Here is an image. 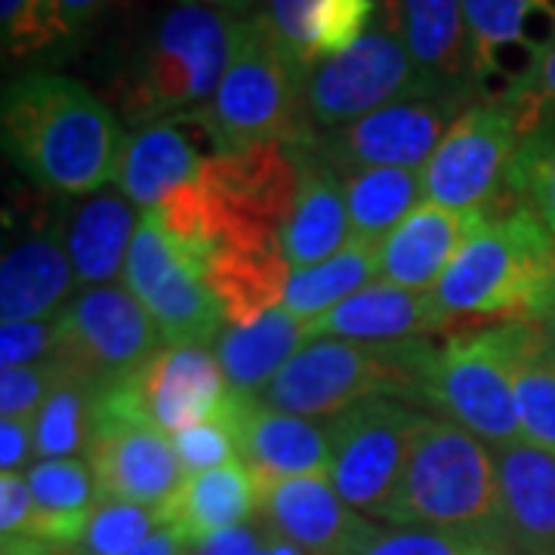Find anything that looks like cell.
<instances>
[{
  "label": "cell",
  "instance_id": "23",
  "mask_svg": "<svg viewBox=\"0 0 555 555\" xmlns=\"http://www.w3.org/2000/svg\"><path fill=\"white\" fill-rule=\"evenodd\" d=\"M139 222L142 214L124 192H96L72 198L62 207L56 229L78 287H100L124 278Z\"/></svg>",
  "mask_w": 555,
  "mask_h": 555
},
{
  "label": "cell",
  "instance_id": "52",
  "mask_svg": "<svg viewBox=\"0 0 555 555\" xmlns=\"http://www.w3.org/2000/svg\"><path fill=\"white\" fill-rule=\"evenodd\" d=\"M540 331H543V339H546V346H550V349L555 352V306L550 309V315L540 321Z\"/></svg>",
  "mask_w": 555,
  "mask_h": 555
},
{
  "label": "cell",
  "instance_id": "33",
  "mask_svg": "<svg viewBox=\"0 0 555 555\" xmlns=\"http://www.w3.org/2000/svg\"><path fill=\"white\" fill-rule=\"evenodd\" d=\"M513 383L521 423V441L555 456V352L540 324L516 321Z\"/></svg>",
  "mask_w": 555,
  "mask_h": 555
},
{
  "label": "cell",
  "instance_id": "14",
  "mask_svg": "<svg viewBox=\"0 0 555 555\" xmlns=\"http://www.w3.org/2000/svg\"><path fill=\"white\" fill-rule=\"evenodd\" d=\"M469 105L476 102L463 96H408L306 142L339 173L367 167L423 170Z\"/></svg>",
  "mask_w": 555,
  "mask_h": 555
},
{
  "label": "cell",
  "instance_id": "39",
  "mask_svg": "<svg viewBox=\"0 0 555 555\" xmlns=\"http://www.w3.org/2000/svg\"><path fill=\"white\" fill-rule=\"evenodd\" d=\"M356 555H513V550L485 537L377 525Z\"/></svg>",
  "mask_w": 555,
  "mask_h": 555
},
{
  "label": "cell",
  "instance_id": "3",
  "mask_svg": "<svg viewBox=\"0 0 555 555\" xmlns=\"http://www.w3.org/2000/svg\"><path fill=\"white\" fill-rule=\"evenodd\" d=\"M433 294L454 321L540 324L555 306V235L521 204L491 214Z\"/></svg>",
  "mask_w": 555,
  "mask_h": 555
},
{
  "label": "cell",
  "instance_id": "4",
  "mask_svg": "<svg viewBox=\"0 0 555 555\" xmlns=\"http://www.w3.org/2000/svg\"><path fill=\"white\" fill-rule=\"evenodd\" d=\"M377 521L506 543L494 448L451 420L423 416L404 473Z\"/></svg>",
  "mask_w": 555,
  "mask_h": 555
},
{
  "label": "cell",
  "instance_id": "11",
  "mask_svg": "<svg viewBox=\"0 0 555 555\" xmlns=\"http://www.w3.org/2000/svg\"><path fill=\"white\" fill-rule=\"evenodd\" d=\"M423 416L401 398H371L327 420V476L356 513L379 518L386 509Z\"/></svg>",
  "mask_w": 555,
  "mask_h": 555
},
{
  "label": "cell",
  "instance_id": "34",
  "mask_svg": "<svg viewBox=\"0 0 555 555\" xmlns=\"http://www.w3.org/2000/svg\"><path fill=\"white\" fill-rule=\"evenodd\" d=\"M62 367V364H60ZM100 392L62 367L50 398L35 416V451L38 460H72L87 454L93 438V414Z\"/></svg>",
  "mask_w": 555,
  "mask_h": 555
},
{
  "label": "cell",
  "instance_id": "36",
  "mask_svg": "<svg viewBox=\"0 0 555 555\" xmlns=\"http://www.w3.org/2000/svg\"><path fill=\"white\" fill-rule=\"evenodd\" d=\"M160 528L164 521L158 509L124 500H100L83 537L75 546H65V555H127Z\"/></svg>",
  "mask_w": 555,
  "mask_h": 555
},
{
  "label": "cell",
  "instance_id": "38",
  "mask_svg": "<svg viewBox=\"0 0 555 555\" xmlns=\"http://www.w3.org/2000/svg\"><path fill=\"white\" fill-rule=\"evenodd\" d=\"M0 40L3 56L16 62L35 60L68 43L53 0H0Z\"/></svg>",
  "mask_w": 555,
  "mask_h": 555
},
{
  "label": "cell",
  "instance_id": "22",
  "mask_svg": "<svg viewBox=\"0 0 555 555\" xmlns=\"http://www.w3.org/2000/svg\"><path fill=\"white\" fill-rule=\"evenodd\" d=\"M299 158V195L278 241L294 269H306L339 254L352 241L343 173L318 155L309 142H291Z\"/></svg>",
  "mask_w": 555,
  "mask_h": 555
},
{
  "label": "cell",
  "instance_id": "26",
  "mask_svg": "<svg viewBox=\"0 0 555 555\" xmlns=\"http://www.w3.org/2000/svg\"><path fill=\"white\" fill-rule=\"evenodd\" d=\"M238 460L254 478L327 476V426H318L312 416L287 414L262 401H247L238 426Z\"/></svg>",
  "mask_w": 555,
  "mask_h": 555
},
{
  "label": "cell",
  "instance_id": "18",
  "mask_svg": "<svg viewBox=\"0 0 555 555\" xmlns=\"http://www.w3.org/2000/svg\"><path fill=\"white\" fill-rule=\"evenodd\" d=\"M257 518L306 555H356L377 528L337 494L331 476L257 478Z\"/></svg>",
  "mask_w": 555,
  "mask_h": 555
},
{
  "label": "cell",
  "instance_id": "17",
  "mask_svg": "<svg viewBox=\"0 0 555 555\" xmlns=\"http://www.w3.org/2000/svg\"><path fill=\"white\" fill-rule=\"evenodd\" d=\"M222 152L217 130L204 108L152 120L127 137L118 170V192L142 210L158 207L173 189L201 177Z\"/></svg>",
  "mask_w": 555,
  "mask_h": 555
},
{
  "label": "cell",
  "instance_id": "25",
  "mask_svg": "<svg viewBox=\"0 0 555 555\" xmlns=\"http://www.w3.org/2000/svg\"><path fill=\"white\" fill-rule=\"evenodd\" d=\"M78 278L65 254L60 229L50 225L3 250L0 321H50L78 294Z\"/></svg>",
  "mask_w": 555,
  "mask_h": 555
},
{
  "label": "cell",
  "instance_id": "28",
  "mask_svg": "<svg viewBox=\"0 0 555 555\" xmlns=\"http://www.w3.org/2000/svg\"><path fill=\"white\" fill-rule=\"evenodd\" d=\"M294 275L281 244L272 247H229L210 257L204 281L217 297L225 324L247 327L284 302L287 281Z\"/></svg>",
  "mask_w": 555,
  "mask_h": 555
},
{
  "label": "cell",
  "instance_id": "27",
  "mask_svg": "<svg viewBox=\"0 0 555 555\" xmlns=\"http://www.w3.org/2000/svg\"><path fill=\"white\" fill-rule=\"evenodd\" d=\"M164 528H173L189 546L207 537L250 525L257 516V478L241 463L185 476L177 494L158 509Z\"/></svg>",
  "mask_w": 555,
  "mask_h": 555
},
{
  "label": "cell",
  "instance_id": "13",
  "mask_svg": "<svg viewBox=\"0 0 555 555\" xmlns=\"http://www.w3.org/2000/svg\"><path fill=\"white\" fill-rule=\"evenodd\" d=\"M225 396L229 386L214 346L164 343L133 377L100 392L96 404L177 436L217 414Z\"/></svg>",
  "mask_w": 555,
  "mask_h": 555
},
{
  "label": "cell",
  "instance_id": "50",
  "mask_svg": "<svg viewBox=\"0 0 555 555\" xmlns=\"http://www.w3.org/2000/svg\"><path fill=\"white\" fill-rule=\"evenodd\" d=\"M182 7H207V10H225V13H257L262 0H177Z\"/></svg>",
  "mask_w": 555,
  "mask_h": 555
},
{
  "label": "cell",
  "instance_id": "51",
  "mask_svg": "<svg viewBox=\"0 0 555 555\" xmlns=\"http://www.w3.org/2000/svg\"><path fill=\"white\" fill-rule=\"evenodd\" d=\"M266 528V525H262ZM257 555H306L299 546H294L291 540H284V537L272 534L269 528H266V537H262V546H259Z\"/></svg>",
  "mask_w": 555,
  "mask_h": 555
},
{
  "label": "cell",
  "instance_id": "49",
  "mask_svg": "<svg viewBox=\"0 0 555 555\" xmlns=\"http://www.w3.org/2000/svg\"><path fill=\"white\" fill-rule=\"evenodd\" d=\"M189 543L173 531V528H160L158 534H152L145 543H139L137 550L127 555H189Z\"/></svg>",
  "mask_w": 555,
  "mask_h": 555
},
{
  "label": "cell",
  "instance_id": "6",
  "mask_svg": "<svg viewBox=\"0 0 555 555\" xmlns=\"http://www.w3.org/2000/svg\"><path fill=\"white\" fill-rule=\"evenodd\" d=\"M306 68L250 16L247 35L229 62L214 100L204 105L225 155L262 142H306Z\"/></svg>",
  "mask_w": 555,
  "mask_h": 555
},
{
  "label": "cell",
  "instance_id": "35",
  "mask_svg": "<svg viewBox=\"0 0 555 555\" xmlns=\"http://www.w3.org/2000/svg\"><path fill=\"white\" fill-rule=\"evenodd\" d=\"M509 195L555 235V118L521 137L509 173Z\"/></svg>",
  "mask_w": 555,
  "mask_h": 555
},
{
  "label": "cell",
  "instance_id": "46",
  "mask_svg": "<svg viewBox=\"0 0 555 555\" xmlns=\"http://www.w3.org/2000/svg\"><path fill=\"white\" fill-rule=\"evenodd\" d=\"M31 456H38L35 420H0V476L28 469Z\"/></svg>",
  "mask_w": 555,
  "mask_h": 555
},
{
  "label": "cell",
  "instance_id": "37",
  "mask_svg": "<svg viewBox=\"0 0 555 555\" xmlns=\"http://www.w3.org/2000/svg\"><path fill=\"white\" fill-rule=\"evenodd\" d=\"M247 401L250 398H238L229 392L217 414L173 436V448H177L185 476H198V473L238 460V426Z\"/></svg>",
  "mask_w": 555,
  "mask_h": 555
},
{
  "label": "cell",
  "instance_id": "32",
  "mask_svg": "<svg viewBox=\"0 0 555 555\" xmlns=\"http://www.w3.org/2000/svg\"><path fill=\"white\" fill-rule=\"evenodd\" d=\"M379 275V247L364 241H349L339 254L324 262L294 269L284 291V309L291 315L309 324L337 302L358 294L361 287L374 284Z\"/></svg>",
  "mask_w": 555,
  "mask_h": 555
},
{
  "label": "cell",
  "instance_id": "47",
  "mask_svg": "<svg viewBox=\"0 0 555 555\" xmlns=\"http://www.w3.org/2000/svg\"><path fill=\"white\" fill-rule=\"evenodd\" d=\"M262 537H266V528L259 518H254L250 525L229 528V531H219V534L201 540L189 550V555H257Z\"/></svg>",
  "mask_w": 555,
  "mask_h": 555
},
{
  "label": "cell",
  "instance_id": "10",
  "mask_svg": "<svg viewBox=\"0 0 555 555\" xmlns=\"http://www.w3.org/2000/svg\"><path fill=\"white\" fill-rule=\"evenodd\" d=\"M521 133L509 108L496 102L469 105L454 127L444 133L429 164L420 170L423 201L451 210L500 214L516 204H503L509 195V173Z\"/></svg>",
  "mask_w": 555,
  "mask_h": 555
},
{
  "label": "cell",
  "instance_id": "1",
  "mask_svg": "<svg viewBox=\"0 0 555 555\" xmlns=\"http://www.w3.org/2000/svg\"><path fill=\"white\" fill-rule=\"evenodd\" d=\"M0 139L22 177L65 198L96 195L115 182L127 145L118 115L80 80L53 72L7 80Z\"/></svg>",
  "mask_w": 555,
  "mask_h": 555
},
{
  "label": "cell",
  "instance_id": "12",
  "mask_svg": "<svg viewBox=\"0 0 555 555\" xmlns=\"http://www.w3.org/2000/svg\"><path fill=\"white\" fill-rule=\"evenodd\" d=\"M124 287L145 306L164 343L217 346L225 315L204 272L164 235L155 210H142L137 238L124 266Z\"/></svg>",
  "mask_w": 555,
  "mask_h": 555
},
{
  "label": "cell",
  "instance_id": "53",
  "mask_svg": "<svg viewBox=\"0 0 555 555\" xmlns=\"http://www.w3.org/2000/svg\"><path fill=\"white\" fill-rule=\"evenodd\" d=\"M513 555H516V553H513Z\"/></svg>",
  "mask_w": 555,
  "mask_h": 555
},
{
  "label": "cell",
  "instance_id": "19",
  "mask_svg": "<svg viewBox=\"0 0 555 555\" xmlns=\"http://www.w3.org/2000/svg\"><path fill=\"white\" fill-rule=\"evenodd\" d=\"M377 10L401 35L429 93L478 102L463 0H377Z\"/></svg>",
  "mask_w": 555,
  "mask_h": 555
},
{
  "label": "cell",
  "instance_id": "20",
  "mask_svg": "<svg viewBox=\"0 0 555 555\" xmlns=\"http://www.w3.org/2000/svg\"><path fill=\"white\" fill-rule=\"evenodd\" d=\"M454 318L448 315L433 291H404L389 281H374L358 294L337 302L324 315L306 324L312 339H358V343H396L420 339L436 331H448Z\"/></svg>",
  "mask_w": 555,
  "mask_h": 555
},
{
  "label": "cell",
  "instance_id": "40",
  "mask_svg": "<svg viewBox=\"0 0 555 555\" xmlns=\"http://www.w3.org/2000/svg\"><path fill=\"white\" fill-rule=\"evenodd\" d=\"M374 16H377V0H318L309 22L312 65L356 47L371 28Z\"/></svg>",
  "mask_w": 555,
  "mask_h": 555
},
{
  "label": "cell",
  "instance_id": "43",
  "mask_svg": "<svg viewBox=\"0 0 555 555\" xmlns=\"http://www.w3.org/2000/svg\"><path fill=\"white\" fill-rule=\"evenodd\" d=\"M60 349V324L50 321H7L0 327V371L28 367L56 358Z\"/></svg>",
  "mask_w": 555,
  "mask_h": 555
},
{
  "label": "cell",
  "instance_id": "7",
  "mask_svg": "<svg viewBox=\"0 0 555 555\" xmlns=\"http://www.w3.org/2000/svg\"><path fill=\"white\" fill-rule=\"evenodd\" d=\"M516 321H500L441 343L429 364L420 404L469 429L485 444L521 441L513 383Z\"/></svg>",
  "mask_w": 555,
  "mask_h": 555
},
{
  "label": "cell",
  "instance_id": "24",
  "mask_svg": "<svg viewBox=\"0 0 555 555\" xmlns=\"http://www.w3.org/2000/svg\"><path fill=\"white\" fill-rule=\"evenodd\" d=\"M503 534L516 555H555V456L528 441L494 448Z\"/></svg>",
  "mask_w": 555,
  "mask_h": 555
},
{
  "label": "cell",
  "instance_id": "21",
  "mask_svg": "<svg viewBox=\"0 0 555 555\" xmlns=\"http://www.w3.org/2000/svg\"><path fill=\"white\" fill-rule=\"evenodd\" d=\"M491 214L423 201L379 247V278L404 291H436L460 247Z\"/></svg>",
  "mask_w": 555,
  "mask_h": 555
},
{
  "label": "cell",
  "instance_id": "16",
  "mask_svg": "<svg viewBox=\"0 0 555 555\" xmlns=\"http://www.w3.org/2000/svg\"><path fill=\"white\" fill-rule=\"evenodd\" d=\"M87 463L96 476L102 500H124L149 509H160L185 478L173 436L100 404L93 414Z\"/></svg>",
  "mask_w": 555,
  "mask_h": 555
},
{
  "label": "cell",
  "instance_id": "29",
  "mask_svg": "<svg viewBox=\"0 0 555 555\" xmlns=\"http://www.w3.org/2000/svg\"><path fill=\"white\" fill-rule=\"evenodd\" d=\"M309 343L306 324L291 315L284 306L262 315L247 327H225L214 352L225 374L229 392L259 401L269 383L284 371V364Z\"/></svg>",
  "mask_w": 555,
  "mask_h": 555
},
{
  "label": "cell",
  "instance_id": "15",
  "mask_svg": "<svg viewBox=\"0 0 555 555\" xmlns=\"http://www.w3.org/2000/svg\"><path fill=\"white\" fill-rule=\"evenodd\" d=\"M478 102H500L555 47V0H463Z\"/></svg>",
  "mask_w": 555,
  "mask_h": 555
},
{
  "label": "cell",
  "instance_id": "9",
  "mask_svg": "<svg viewBox=\"0 0 555 555\" xmlns=\"http://www.w3.org/2000/svg\"><path fill=\"white\" fill-rule=\"evenodd\" d=\"M56 361L96 392L133 377L164 346L155 318L124 284L80 287L56 315Z\"/></svg>",
  "mask_w": 555,
  "mask_h": 555
},
{
  "label": "cell",
  "instance_id": "44",
  "mask_svg": "<svg viewBox=\"0 0 555 555\" xmlns=\"http://www.w3.org/2000/svg\"><path fill=\"white\" fill-rule=\"evenodd\" d=\"M318 0H262L259 20L272 31V38L309 72L312 50H309V22L315 13Z\"/></svg>",
  "mask_w": 555,
  "mask_h": 555
},
{
  "label": "cell",
  "instance_id": "8",
  "mask_svg": "<svg viewBox=\"0 0 555 555\" xmlns=\"http://www.w3.org/2000/svg\"><path fill=\"white\" fill-rule=\"evenodd\" d=\"M408 96H438L420 80L404 40L377 10L371 28L356 47L306 72V127L309 137L331 133L383 105Z\"/></svg>",
  "mask_w": 555,
  "mask_h": 555
},
{
  "label": "cell",
  "instance_id": "2",
  "mask_svg": "<svg viewBox=\"0 0 555 555\" xmlns=\"http://www.w3.org/2000/svg\"><path fill=\"white\" fill-rule=\"evenodd\" d=\"M254 13L170 7L152 22L115 80L124 120H152L204 108L235 60Z\"/></svg>",
  "mask_w": 555,
  "mask_h": 555
},
{
  "label": "cell",
  "instance_id": "45",
  "mask_svg": "<svg viewBox=\"0 0 555 555\" xmlns=\"http://www.w3.org/2000/svg\"><path fill=\"white\" fill-rule=\"evenodd\" d=\"M35 494L28 488V478L22 473L0 476V534L3 537H31L35 531Z\"/></svg>",
  "mask_w": 555,
  "mask_h": 555
},
{
  "label": "cell",
  "instance_id": "42",
  "mask_svg": "<svg viewBox=\"0 0 555 555\" xmlns=\"http://www.w3.org/2000/svg\"><path fill=\"white\" fill-rule=\"evenodd\" d=\"M500 105L509 108L521 137H528L543 120L555 118V47Z\"/></svg>",
  "mask_w": 555,
  "mask_h": 555
},
{
  "label": "cell",
  "instance_id": "48",
  "mask_svg": "<svg viewBox=\"0 0 555 555\" xmlns=\"http://www.w3.org/2000/svg\"><path fill=\"white\" fill-rule=\"evenodd\" d=\"M56 3V16L62 22V31L68 43L80 38L93 22L100 20V13L105 10L108 0H53Z\"/></svg>",
  "mask_w": 555,
  "mask_h": 555
},
{
  "label": "cell",
  "instance_id": "41",
  "mask_svg": "<svg viewBox=\"0 0 555 555\" xmlns=\"http://www.w3.org/2000/svg\"><path fill=\"white\" fill-rule=\"evenodd\" d=\"M60 374L62 367L56 358L0 371V420H35Z\"/></svg>",
  "mask_w": 555,
  "mask_h": 555
},
{
  "label": "cell",
  "instance_id": "5",
  "mask_svg": "<svg viewBox=\"0 0 555 555\" xmlns=\"http://www.w3.org/2000/svg\"><path fill=\"white\" fill-rule=\"evenodd\" d=\"M426 337L396 343H358V339H312L284 364L262 404L297 416H337L371 398H423L426 374L436 358Z\"/></svg>",
  "mask_w": 555,
  "mask_h": 555
},
{
  "label": "cell",
  "instance_id": "30",
  "mask_svg": "<svg viewBox=\"0 0 555 555\" xmlns=\"http://www.w3.org/2000/svg\"><path fill=\"white\" fill-rule=\"evenodd\" d=\"M25 478L38 506L31 537L56 546H75L102 500L90 463L80 456L35 460L25 469Z\"/></svg>",
  "mask_w": 555,
  "mask_h": 555
},
{
  "label": "cell",
  "instance_id": "31",
  "mask_svg": "<svg viewBox=\"0 0 555 555\" xmlns=\"http://www.w3.org/2000/svg\"><path fill=\"white\" fill-rule=\"evenodd\" d=\"M346 207L352 241L377 244L396 232L411 210L423 204V177L420 170H396V167H367L343 173Z\"/></svg>",
  "mask_w": 555,
  "mask_h": 555
}]
</instances>
